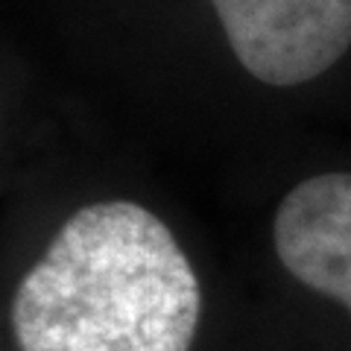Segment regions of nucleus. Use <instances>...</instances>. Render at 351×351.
<instances>
[{"mask_svg":"<svg viewBox=\"0 0 351 351\" xmlns=\"http://www.w3.org/2000/svg\"><path fill=\"white\" fill-rule=\"evenodd\" d=\"M199 278L161 219L138 202L80 208L18 284L21 351H191Z\"/></svg>","mask_w":351,"mask_h":351,"instance_id":"obj_1","label":"nucleus"},{"mask_svg":"<svg viewBox=\"0 0 351 351\" xmlns=\"http://www.w3.org/2000/svg\"><path fill=\"white\" fill-rule=\"evenodd\" d=\"M228 47L255 80H316L351 47V0H211Z\"/></svg>","mask_w":351,"mask_h":351,"instance_id":"obj_2","label":"nucleus"},{"mask_svg":"<svg viewBox=\"0 0 351 351\" xmlns=\"http://www.w3.org/2000/svg\"><path fill=\"white\" fill-rule=\"evenodd\" d=\"M272 240L295 281L351 311V173L295 184L278 205Z\"/></svg>","mask_w":351,"mask_h":351,"instance_id":"obj_3","label":"nucleus"}]
</instances>
